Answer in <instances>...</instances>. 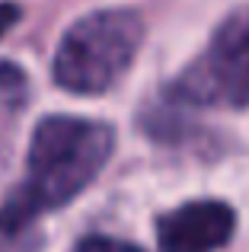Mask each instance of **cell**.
I'll list each match as a JSON object with an SVG mask.
<instances>
[{"mask_svg":"<svg viewBox=\"0 0 249 252\" xmlns=\"http://www.w3.org/2000/svg\"><path fill=\"white\" fill-rule=\"evenodd\" d=\"M115 150L112 125L80 115H48L35 125L26 157V179L0 208V249L29 233L32 223L77 198Z\"/></svg>","mask_w":249,"mask_h":252,"instance_id":"obj_1","label":"cell"},{"mask_svg":"<svg viewBox=\"0 0 249 252\" xmlns=\"http://www.w3.org/2000/svg\"><path fill=\"white\" fill-rule=\"evenodd\" d=\"M144 42V19L128 6H102L74 19L51 58V77L64 93H109L134 64Z\"/></svg>","mask_w":249,"mask_h":252,"instance_id":"obj_2","label":"cell"},{"mask_svg":"<svg viewBox=\"0 0 249 252\" xmlns=\"http://www.w3.org/2000/svg\"><path fill=\"white\" fill-rule=\"evenodd\" d=\"M169 105L246 109L249 105V6L227 13L208 48L166 86Z\"/></svg>","mask_w":249,"mask_h":252,"instance_id":"obj_3","label":"cell"},{"mask_svg":"<svg viewBox=\"0 0 249 252\" xmlns=\"http://www.w3.org/2000/svg\"><path fill=\"white\" fill-rule=\"evenodd\" d=\"M237 233V211L220 198L186 201L156 220L160 252H218Z\"/></svg>","mask_w":249,"mask_h":252,"instance_id":"obj_4","label":"cell"},{"mask_svg":"<svg viewBox=\"0 0 249 252\" xmlns=\"http://www.w3.org/2000/svg\"><path fill=\"white\" fill-rule=\"evenodd\" d=\"M70 252H147L134 243H124V240H115V236H102V233H90L83 236Z\"/></svg>","mask_w":249,"mask_h":252,"instance_id":"obj_5","label":"cell"},{"mask_svg":"<svg viewBox=\"0 0 249 252\" xmlns=\"http://www.w3.org/2000/svg\"><path fill=\"white\" fill-rule=\"evenodd\" d=\"M26 90V74L10 61H0V99H10Z\"/></svg>","mask_w":249,"mask_h":252,"instance_id":"obj_6","label":"cell"},{"mask_svg":"<svg viewBox=\"0 0 249 252\" xmlns=\"http://www.w3.org/2000/svg\"><path fill=\"white\" fill-rule=\"evenodd\" d=\"M19 16H23L19 3H13V0H0V38L19 23Z\"/></svg>","mask_w":249,"mask_h":252,"instance_id":"obj_7","label":"cell"}]
</instances>
